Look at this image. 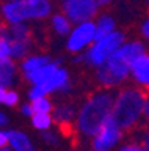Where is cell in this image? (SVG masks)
Returning a JSON list of instances; mask_svg holds the SVG:
<instances>
[{
	"instance_id": "cell-6",
	"label": "cell",
	"mask_w": 149,
	"mask_h": 151,
	"mask_svg": "<svg viewBox=\"0 0 149 151\" xmlns=\"http://www.w3.org/2000/svg\"><path fill=\"white\" fill-rule=\"evenodd\" d=\"M125 40H127L125 33L121 32V30H115L113 33H111L108 36L94 40L93 45L83 52L85 63L91 68H96V69L100 68Z\"/></svg>"
},
{
	"instance_id": "cell-25",
	"label": "cell",
	"mask_w": 149,
	"mask_h": 151,
	"mask_svg": "<svg viewBox=\"0 0 149 151\" xmlns=\"http://www.w3.org/2000/svg\"><path fill=\"white\" fill-rule=\"evenodd\" d=\"M118 151H148L145 147H140V145H133V144H127V145H122Z\"/></svg>"
},
{
	"instance_id": "cell-27",
	"label": "cell",
	"mask_w": 149,
	"mask_h": 151,
	"mask_svg": "<svg viewBox=\"0 0 149 151\" xmlns=\"http://www.w3.org/2000/svg\"><path fill=\"white\" fill-rule=\"evenodd\" d=\"M8 147V130L0 129V148H6Z\"/></svg>"
},
{
	"instance_id": "cell-9",
	"label": "cell",
	"mask_w": 149,
	"mask_h": 151,
	"mask_svg": "<svg viewBox=\"0 0 149 151\" xmlns=\"http://www.w3.org/2000/svg\"><path fill=\"white\" fill-rule=\"evenodd\" d=\"M121 138L122 130L109 117L103 124V127L91 138V148L93 151H112L119 144Z\"/></svg>"
},
{
	"instance_id": "cell-33",
	"label": "cell",
	"mask_w": 149,
	"mask_h": 151,
	"mask_svg": "<svg viewBox=\"0 0 149 151\" xmlns=\"http://www.w3.org/2000/svg\"><path fill=\"white\" fill-rule=\"evenodd\" d=\"M5 2H23V0H5Z\"/></svg>"
},
{
	"instance_id": "cell-12",
	"label": "cell",
	"mask_w": 149,
	"mask_h": 151,
	"mask_svg": "<svg viewBox=\"0 0 149 151\" xmlns=\"http://www.w3.org/2000/svg\"><path fill=\"white\" fill-rule=\"evenodd\" d=\"M18 64L11 58H0V88L11 90L18 82Z\"/></svg>"
},
{
	"instance_id": "cell-17",
	"label": "cell",
	"mask_w": 149,
	"mask_h": 151,
	"mask_svg": "<svg viewBox=\"0 0 149 151\" xmlns=\"http://www.w3.org/2000/svg\"><path fill=\"white\" fill-rule=\"evenodd\" d=\"M60 66H57L55 61L51 60L48 64H45L43 68H40L34 72H29V73H23V78L30 84V85H40L42 82H43L45 79H48V76Z\"/></svg>"
},
{
	"instance_id": "cell-15",
	"label": "cell",
	"mask_w": 149,
	"mask_h": 151,
	"mask_svg": "<svg viewBox=\"0 0 149 151\" xmlns=\"http://www.w3.org/2000/svg\"><path fill=\"white\" fill-rule=\"evenodd\" d=\"M76 108L72 105V103H61L55 108H52L51 111V117H52V121H57L58 124H70L75 121L76 118Z\"/></svg>"
},
{
	"instance_id": "cell-18",
	"label": "cell",
	"mask_w": 149,
	"mask_h": 151,
	"mask_svg": "<svg viewBox=\"0 0 149 151\" xmlns=\"http://www.w3.org/2000/svg\"><path fill=\"white\" fill-rule=\"evenodd\" d=\"M72 27L73 24L61 12H55L51 15V29L57 36H67Z\"/></svg>"
},
{
	"instance_id": "cell-23",
	"label": "cell",
	"mask_w": 149,
	"mask_h": 151,
	"mask_svg": "<svg viewBox=\"0 0 149 151\" xmlns=\"http://www.w3.org/2000/svg\"><path fill=\"white\" fill-rule=\"evenodd\" d=\"M27 97L30 102L36 100V99H40V97H45V93L40 90V87H37V85H31L29 93H27Z\"/></svg>"
},
{
	"instance_id": "cell-5",
	"label": "cell",
	"mask_w": 149,
	"mask_h": 151,
	"mask_svg": "<svg viewBox=\"0 0 149 151\" xmlns=\"http://www.w3.org/2000/svg\"><path fill=\"white\" fill-rule=\"evenodd\" d=\"M0 39L9 44V58L15 63L30 55V51L33 48V33L29 24H0Z\"/></svg>"
},
{
	"instance_id": "cell-22",
	"label": "cell",
	"mask_w": 149,
	"mask_h": 151,
	"mask_svg": "<svg viewBox=\"0 0 149 151\" xmlns=\"http://www.w3.org/2000/svg\"><path fill=\"white\" fill-rule=\"evenodd\" d=\"M42 139H43L45 144H48L51 147H55V145L60 144V136H58V133L55 130H52V129L42 132Z\"/></svg>"
},
{
	"instance_id": "cell-21",
	"label": "cell",
	"mask_w": 149,
	"mask_h": 151,
	"mask_svg": "<svg viewBox=\"0 0 149 151\" xmlns=\"http://www.w3.org/2000/svg\"><path fill=\"white\" fill-rule=\"evenodd\" d=\"M5 106H8V108H14V106H16L18 103H19V94L15 91V90H6V93H5V97H3V102H2Z\"/></svg>"
},
{
	"instance_id": "cell-28",
	"label": "cell",
	"mask_w": 149,
	"mask_h": 151,
	"mask_svg": "<svg viewBox=\"0 0 149 151\" xmlns=\"http://www.w3.org/2000/svg\"><path fill=\"white\" fill-rule=\"evenodd\" d=\"M72 61H73L75 64H83V63H85V55H83V52H82V54H75V55L72 57Z\"/></svg>"
},
{
	"instance_id": "cell-13",
	"label": "cell",
	"mask_w": 149,
	"mask_h": 151,
	"mask_svg": "<svg viewBox=\"0 0 149 151\" xmlns=\"http://www.w3.org/2000/svg\"><path fill=\"white\" fill-rule=\"evenodd\" d=\"M8 145L11 151H36V147L29 135L21 130L8 132Z\"/></svg>"
},
{
	"instance_id": "cell-14",
	"label": "cell",
	"mask_w": 149,
	"mask_h": 151,
	"mask_svg": "<svg viewBox=\"0 0 149 151\" xmlns=\"http://www.w3.org/2000/svg\"><path fill=\"white\" fill-rule=\"evenodd\" d=\"M94 30H96V40L101 39L104 36L113 33L115 30H118L116 29V19L108 12L98 14L97 19L94 21Z\"/></svg>"
},
{
	"instance_id": "cell-20",
	"label": "cell",
	"mask_w": 149,
	"mask_h": 151,
	"mask_svg": "<svg viewBox=\"0 0 149 151\" xmlns=\"http://www.w3.org/2000/svg\"><path fill=\"white\" fill-rule=\"evenodd\" d=\"M30 103H31V108H33V112L34 114L36 112L37 114H51L52 108H54V105H52L51 99H48V96L36 99V100H33Z\"/></svg>"
},
{
	"instance_id": "cell-16",
	"label": "cell",
	"mask_w": 149,
	"mask_h": 151,
	"mask_svg": "<svg viewBox=\"0 0 149 151\" xmlns=\"http://www.w3.org/2000/svg\"><path fill=\"white\" fill-rule=\"evenodd\" d=\"M51 61L49 55L45 54H30L26 58L21 60V63L18 64V70H21V73H29V72H34L40 68H43L45 64H48Z\"/></svg>"
},
{
	"instance_id": "cell-1",
	"label": "cell",
	"mask_w": 149,
	"mask_h": 151,
	"mask_svg": "<svg viewBox=\"0 0 149 151\" xmlns=\"http://www.w3.org/2000/svg\"><path fill=\"white\" fill-rule=\"evenodd\" d=\"M146 52V47L142 40L131 39L124 44L97 68L96 78L104 90H116L130 78V64L134 58Z\"/></svg>"
},
{
	"instance_id": "cell-26",
	"label": "cell",
	"mask_w": 149,
	"mask_h": 151,
	"mask_svg": "<svg viewBox=\"0 0 149 151\" xmlns=\"http://www.w3.org/2000/svg\"><path fill=\"white\" fill-rule=\"evenodd\" d=\"M139 32H140L142 37H145V39H148V37H149V23H148V19H145L143 23L140 24Z\"/></svg>"
},
{
	"instance_id": "cell-4",
	"label": "cell",
	"mask_w": 149,
	"mask_h": 151,
	"mask_svg": "<svg viewBox=\"0 0 149 151\" xmlns=\"http://www.w3.org/2000/svg\"><path fill=\"white\" fill-rule=\"evenodd\" d=\"M54 14L52 0H23V2H3L0 15L6 26L27 24L29 21H42Z\"/></svg>"
},
{
	"instance_id": "cell-32",
	"label": "cell",
	"mask_w": 149,
	"mask_h": 151,
	"mask_svg": "<svg viewBox=\"0 0 149 151\" xmlns=\"http://www.w3.org/2000/svg\"><path fill=\"white\" fill-rule=\"evenodd\" d=\"M5 93H6V90H3V88H0V103L3 102V97H5Z\"/></svg>"
},
{
	"instance_id": "cell-11",
	"label": "cell",
	"mask_w": 149,
	"mask_h": 151,
	"mask_svg": "<svg viewBox=\"0 0 149 151\" xmlns=\"http://www.w3.org/2000/svg\"><path fill=\"white\" fill-rule=\"evenodd\" d=\"M130 78L142 90H145L149 85V55L148 52L133 60V63L130 64Z\"/></svg>"
},
{
	"instance_id": "cell-8",
	"label": "cell",
	"mask_w": 149,
	"mask_h": 151,
	"mask_svg": "<svg viewBox=\"0 0 149 151\" xmlns=\"http://www.w3.org/2000/svg\"><path fill=\"white\" fill-rule=\"evenodd\" d=\"M66 37V50L70 54L75 55L85 52L96 40L94 21H85V23L75 24Z\"/></svg>"
},
{
	"instance_id": "cell-29",
	"label": "cell",
	"mask_w": 149,
	"mask_h": 151,
	"mask_svg": "<svg viewBox=\"0 0 149 151\" xmlns=\"http://www.w3.org/2000/svg\"><path fill=\"white\" fill-rule=\"evenodd\" d=\"M8 123H9V118H8V115H6L3 111H0V129H2V127H5Z\"/></svg>"
},
{
	"instance_id": "cell-34",
	"label": "cell",
	"mask_w": 149,
	"mask_h": 151,
	"mask_svg": "<svg viewBox=\"0 0 149 151\" xmlns=\"http://www.w3.org/2000/svg\"><path fill=\"white\" fill-rule=\"evenodd\" d=\"M0 151H11V150H9V148L6 147V148H0Z\"/></svg>"
},
{
	"instance_id": "cell-35",
	"label": "cell",
	"mask_w": 149,
	"mask_h": 151,
	"mask_svg": "<svg viewBox=\"0 0 149 151\" xmlns=\"http://www.w3.org/2000/svg\"><path fill=\"white\" fill-rule=\"evenodd\" d=\"M0 58H3V57H2V51H0Z\"/></svg>"
},
{
	"instance_id": "cell-24",
	"label": "cell",
	"mask_w": 149,
	"mask_h": 151,
	"mask_svg": "<svg viewBox=\"0 0 149 151\" xmlns=\"http://www.w3.org/2000/svg\"><path fill=\"white\" fill-rule=\"evenodd\" d=\"M19 111H21V114H23V115H26V117H30V118H31V115L34 114V112H33V108H31V103H30V102H27V103H23V105H21Z\"/></svg>"
},
{
	"instance_id": "cell-7",
	"label": "cell",
	"mask_w": 149,
	"mask_h": 151,
	"mask_svg": "<svg viewBox=\"0 0 149 151\" xmlns=\"http://www.w3.org/2000/svg\"><path fill=\"white\" fill-rule=\"evenodd\" d=\"M60 6L61 14L73 26L85 21H94L100 12L96 0H60Z\"/></svg>"
},
{
	"instance_id": "cell-31",
	"label": "cell",
	"mask_w": 149,
	"mask_h": 151,
	"mask_svg": "<svg viewBox=\"0 0 149 151\" xmlns=\"http://www.w3.org/2000/svg\"><path fill=\"white\" fill-rule=\"evenodd\" d=\"M143 117H145V118L149 117V100H146L145 105H143Z\"/></svg>"
},
{
	"instance_id": "cell-3",
	"label": "cell",
	"mask_w": 149,
	"mask_h": 151,
	"mask_svg": "<svg viewBox=\"0 0 149 151\" xmlns=\"http://www.w3.org/2000/svg\"><path fill=\"white\" fill-rule=\"evenodd\" d=\"M148 100L145 90L139 87H124L116 90L111 118L121 130L137 126L143 117V105Z\"/></svg>"
},
{
	"instance_id": "cell-10",
	"label": "cell",
	"mask_w": 149,
	"mask_h": 151,
	"mask_svg": "<svg viewBox=\"0 0 149 151\" xmlns=\"http://www.w3.org/2000/svg\"><path fill=\"white\" fill-rule=\"evenodd\" d=\"M37 87H40V90L45 93V96L51 93H69L72 90L70 72L66 68L60 66L48 76V79H45Z\"/></svg>"
},
{
	"instance_id": "cell-30",
	"label": "cell",
	"mask_w": 149,
	"mask_h": 151,
	"mask_svg": "<svg viewBox=\"0 0 149 151\" xmlns=\"http://www.w3.org/2000/svg\"><path fill=\"white\" fill-rule=\"evenodd\" d=\"M96 3H97V6L101 9V8H106V6L112 5V3H113V0H96Z\"/></svg>"
},
{
	"instance_id": "cell-19",
	"label": "cell",
	"mask_w": 149,
	"mask_h": 151,
	"mask_svg": "<svg viewBox=\"0 0 149 151\" xmlns=\"http://www.w3.org/2000/svg\"><path fill=\"white\" fill-rule=\"evenodd\" d=\"M31 124L34 129H37V130H49V129L52 127L54 121H52V117L51 114H33L31 115Z\"/></svg>"
},
{
	"instance_id": "cell-2",
	"label": "cell",
	"mask_w": 149,
	"mask_h": 151,
	"mask_svg": "<svg viewBox=\"0 0 149 151\" xmlns=\"http://www.w3.org/2000/svg\"><path fill=\"white\" fill-rule=\"evenodd\" d=\"M116 90H97L85 100L76 112L75 127L83 138H93L111 117Z\"/></svg>"
}]
</instances>
